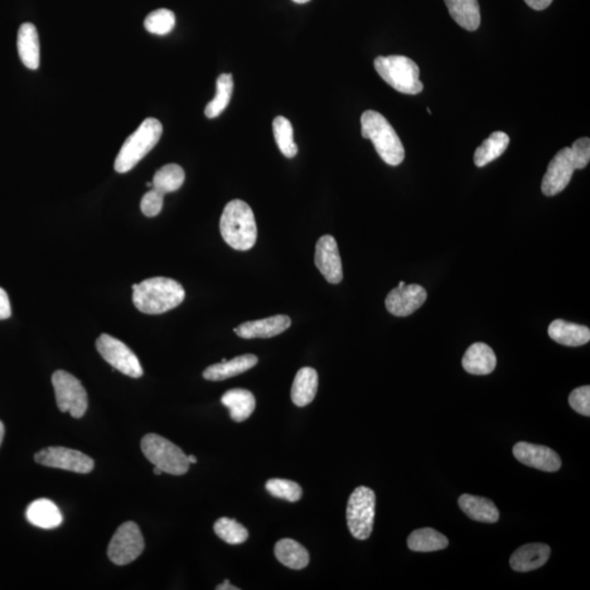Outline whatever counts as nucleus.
Listing matches in <instances>:
<instances>
[{
  "instance_id": "obj_36",
  "label": "nucleus",
  "mask_w": 590,
  "mask_h": 590,
  "mask_svg": "<svg viewBox=\"0 0 590 590\" xmlns=\"http://www.w3.org/2000/svg\"><path fill=\"white\" fill-rule=\"evenodd\" d=\"M569 403L577 413L589 417L590 415V387L582 386L574 389L569 397Z\"/></svg>"
},
{
  "instance_id": "obj_21",
  "label": "nucleus",
  "mask_w": 590,
  "mask_h": 590,
  "mask_svg": "<svg viewBox=\"0 0 590 590\" xmlns=\"http://www.w3.org/2000/svg\"><path fill=\"white\" fill-rule=\"evenodd\" d=\"M258 364V357L254 355L240 356L230 361L224 359L221 364L207 367L202 375L207 381H225L230 379V377L243 374L244 372L253 369Z\"/></svg>"
},
{
  "instance_id": "obj_33",
  "label": "nucleus",
  "mask_w": 590,
  "mask_h": 590,
  "mask_svg": "<svg viewBox=\"0 0 590 590\" xmlns=\"http://www.w3.org/2000/svg\"><path fill=\"white\" fill-rule=\"evenodd\" d=\"M215 533L229 545L244 544L249 538V531L235 520L221 517L215 522Z\"/></svg>"
},
{
  "instance_id": "obj_30",
  "label": "nucleus",
  "mask_w": 590,
  "mask_h": 590,
  "mask_svg": "<svg viewBox=\"0 0 590 590\" xmlns=\"http://www.w3.org/2000/svg\"><path fill=\"white\" fill-rule=\"evenodd\" d=\"M185 181V172L178 164H167L154 174L152 188L166 195L180 190Z\"/></svg>"
},
{
  "instance_id": "obj_12",
  "label": "nucleus",
  "mask_w": 590,
  "mask_h": 590,
  "mask_svg": "<svg viewBox=\"0 0 590 590\" xmlns=\"http://www.w3.org/2000/svg\"><path fill=\"white\" fill-rule=\"evenodd\" d=\"M575 171L570 148L560 150L551 160L541 184V191L545 196L558 195L569 185Z\"/></svg>"
},
{
  "instance_id": "obj_20",
  "label": "nucleus",
  "mask_w": 590,
  "mask_h": 590,
  "mask_svg": "<svg viewBox=\"0 0 590 590\" xmlns=\"http://www.w3.org/2000/svg\"><path fill=\"white\" fill-rule=\"evenodd\" d=\"M548 333L551 340L568 347L584 346L590 340L588 327L565 322L563 319H555L551 323Z\"/></svg>"
},
{
  "instance_id": "obj_13",
  "label": "nucleus",
  "mask_w": 590,
  "mask_h": 590,
  "mask_svg": "<svg viewBox=\"0 0 590 590\" xmlns=\"http://www.w3.org/2000/svg\"><path fill=\"white\" fill-rule=\"evenodd\" d=\"M428 293L418 284H405L387 295L386 308L395 316L405 317L414 314L427 301Z\"/></svg>"
},
{
  "instance_id": "obj_41",
  "label": "nucleus",
  "mask_w": 590,
  "mask_h": 590,
  "mask_svg": "<svg viewBox=\"0 0 590 590\" xmlns=\"http://www.w3.org/2000/svg\"><path fill=\"white\" fill-rule=\"evenodd\" d=\"M217 590H239L240 588L234 586V585H231L229 580L225 579L224 583L217 585L216 587Z\"/></svg>"
},
{
  "instance_id": "obj_3",
  "label": "nucleus",
  "mask_w": 590,
  "mask_h": 590,
  "mask_svg": "<svg viewBox=\"0 0 590 590\" xmlns=\"http://www.w3.org/2000/svg\"><path fill=\"white\" fill-rule=\"evenodd\" d=\"M362 137L373 143L376 152L389 166L397 167L405 160L403 143L383 115L375 111L362 114Z\"/></svg>"
},
{
  "instance_id": "obj_47",
  "label": "nucleus",
  "mask_w": 590,
  "mask_h": 590,
  "mask_svg": "<svg viewBox=\"0 0 590 590\" xmlns=\"http://www.w3.org/2000/svg\"><path fill=\"white\" fill-rule=\"evenodd\" d=\"M427 111H428V113H429V114H432L431 110H430V109L428 108Z\"/></svg>"
},
{
  "instance_id": "obj_8",
  "label": "nucleus",
  "mask_w": 590,
  "mask_h": 590,
  "mask_svg": "<svg viewBox=\"0 0 590 590\" xmlns=\"http://www.w3.org/2000/svg\"><path fill=\"white\" fill-rule=\"evenodd\" d=\"M57 407L61 413H70L72 418L84 417L88 409V395L84 385L66 371H56L52 376Z\"/></svg>"
},
{
  "instance_id": "obj_19",
  "label": "nucleus",
  "mask_w": 590,
  "mask_h": 590,
  "mask_svg": "<svg viewBox=\"0 0 590 590\" xmlns=\"http://www.w3.org/2000/svg\"><path fill=\"white\" fill-rule=\"evenodd\" d=\"M17 46L24 66L29 70H37L40 66V40L35 24H22L18 32Z\"/></svg>"
},
{
  "instance_id": "obj_15",
  "label": "nucleus",
  "mask_w": 590,
  "mask_h": 590,
  "mask_svg": "<svg viewBox=\"0 0 590 590\" xmlns=\"http://www.w3.org/2000/svg\"><path fill=\"white\" fill-rule=\"evenodd\" d=\"M315 265L328 283L338 284L342 282V264L335 238L324 235L318 240L315 250Z\"/></svg>"
},
{
  "instance_id": "obj_11",
  "label": "nucleus",
  "mask_w": 590,
  "mask_h": 590,
  "mask_svg": "<svg viewBox=\"0 0 590 590\" xmlns=\"http://www.w3.org/2000/svg\"><path fill=\"white\" fill-rule=\"evenodd\" d=\"M36 462L42 466L64 469L76 473L94 471V459L84 453L66 447H47L36 454Z\"/></svg>"
},
{
  "instance_id": "obj_24",
  "label": "nucleus",
  "mask_w": 590,
  "mask_h": 590,
  "mask_svg": "<svg viewBox=\"0 0 590 590\" xmlns=\"http://www.w3.org/2000/svg\"><path fill=\"white\" fill-rule=\"evenodd\" d=\"M222 405L230 411V417L235 422H243L253 414L256 407L254 395L250 390L235 389L227 390L222 396Z\"/></svg>"
},
{
  "instance_id": "obj_42",
  "label": "nucleus",
  "mask_w": 590,
  "mask_h": 590,
  "mask_svg": "<svg viewBox=\"0 0 590 590\" xmlns=\"http://www.w3.org/2000/svg\"><path fill=\"white\" fill-rule=\"evenodd\" d=\"M4 423L2 421H0V447H2V443L4 441Z\"/></svg>"
},
{
  "instance_id": "obj_6",
  "label": "nucleus",
  "mask_w": 590,
  "mask_h": 590,
  "mask_svg": "<svg viewBox=\"0 0 590 590\" xmlns=\"http://www.w3.org/2000/svg\"><path fill=\"white\" fill-rule=\"evenodd\" d=\"M142 451L150 463L168 475H185L190 469L187 455L176 444L158 434L143 437Z\"/></svg>"
},
{
  "instance_id": "obj_29",
  "label": "nucleus",
  "mask_w": 590,
  "mask_h": 590,
  "mask_svg": "<svg viewBox=\"0 0 590 590\" xmlns=\"http://www.w3.org/2000/svg\"><path fill=\"white\" fill-rule=\"evenodd\" d=\"M447 546V537L433 529L414 530L408 538V548L414 553H433Z\"/></svg>"
},
{
  "instance_id": "obj_14",
  "label": "nucleus",
  "mask_w": 590,
  "mask_h": 590,
  "mask_svg": "<svg viewBox=\"0 0 590 590\" xmlns=\"http://www.w3.org/2000/svg\"><path fill=\"white\" fill-rule=\"evenodd\" d=\"M512 454L520 463L539 471L555 472L562 466L559 455L544 445L520 442L512 448Z\"/></svg>"
},
{
  "instance_id": "obj_28",
  "label": "nucleus",
  "mask_w": 590,
  "mask_h": 590,
  "mask_svg": "<svg viewBox=\"0 0 590 590\" xmlns=\"http://www.w3.org/2000/svg\"><path fill=\"white\" fill-rule=\"evenodd\" d=\"M510 144V137L503 132H496L490 135L488 138L481 143L476 150L473 161L478 168L488 166V163L495 161L505 152Z\"/></svg>"
},
{
  "instance_id": "obj_40",
  "label": "nucleus",
  "mask_w": 590,
  "mask_h": 590,
  "mask_svg": "<svg viewBox=\"0 0 590 590\" xmlns=\"http://www.w3.org/2000/svg\"><path fill=\"white\" fill-rule=\"evenodd\" d=\"M553 2V0H525V3L535 11H545Z\"/></svg>"
},
{
  "instance_id": "obj_9",
  "label": "nucleus",
  "mask_w": 590,
  "mask_h": 590,
  "mask_svg": "<svg viewBox=\"0 0 590 590\" xmlns=\"http://www.w3.org/2000/svg\"><path fill=\"white\" fill-rule=\"evenodd\" d=\"M95 346L101 356L120 373L133 379H139L143 375V366L137 356L123 341L103 333L96 340Z\"/></svg>"
},
{
  "instance_id": "obj_44",
  "label": "nucleus",
  "mask_w": 590,
  "mask_h": 590,
  "mask_svg": "<svg viewBox=\"0 0 590 590\" xmlns=\"http://www.w3.org/2000/svg\"><path fill=\"white\" fill-rule=\"evenodd\" d=\"M153 473H154V475H156V476H160V475H162L163 471H161V469H160V468L154 466Z\"/></svg>"
},
{
  "instance_id": "obj_17",
  "label": "nucleus",
  "mask_w": 590,
  "mask_h": 590,
  "mask_svg": "<svg viewBox=\"0 0 590 590\" xmlns=\"http://www.w3.org/2000/svg\"><path fill=\"white\" fill-rule=\"evenodd\" d=\"M551 554V549L545 544H529L520 546L511 556V567L516 572H530L546 563Z\"/></svg>"
},
{
  "instance_id": "obj_32",
  "label": "nucleus",
  "mask_w": 590,
  "mask_h": 590,
  "mask_svg": "<svg viewBox=\"0 0 590 590\" xmlns=\"http://www.w3.org/2000/svg\"><path fill=\"white\" fill-rule=\"evenodd\" d=\"M273 129L275 143L283 156L290 159L297 156L298 147L294 143L293 127L290 120L283 116H278L274 119Z\"/></svg>"
},
{
  "instance_id": "obj_31",
  "label": "nucleus",
  "mask_w": 590,
  "mask_h": 590,
  "mask_svg": "<svg viewBox=\"0 0 590 590\" xmlns=\"http://www.w3.org/2000/svg\"><path fill=\"white\" fill-rule=\"evenodd\" d=\"M234 78L231 74H222L217 80V94L215 99L206 106L205 114L208 119H216L229 105L234 94Z\"/></svg>"
},
{
  "instance_id": "obj_16",
  "label": "nucleus",
  "mask_w": 590,
  "mask_h": 590,
  "mask_svg": "<svg viewBox=\"0 0 590 590\" xmlns=\"http://www.w3.org/2000/svg\"><path fill=\"white\" fill-rule=\"evenodd\" d=\"M291 326V318L287 315H275L258 321L246 322L236 327V335L243 340L254 338H272L280 335Z\"/></svg>"
},
{
  "instance_id": "obj_45",
  "label": "nucleus",
  "mask_w": 590,
  "mask_h": 590,
  "mask_svg": "<svg viewBox=\"0 0 590 590\" xmlns=\"http://www.w3.org/2000/svg\"><path fill=\"white\" fill-rule=\"evenodd\" d=\"M292 2L297 4H307L309 2V0H292Z\"/></svg>"
},
{
  "instance_id": "obj_46",
  "label": "nucleus",
  "mask_w": 590,
  "mask_h": 590,
  "mask_svg": "<svg viewBox=\"0 0 590 590\" xmlns=\"http://www.w3.org/2000/svg\"><path fill=\"white\" fill-rule=\"evenodd\" d=\"M405 284H406V283H405V282H401V283H399V285H398V287H404V285H405Z\"/></svg>"
},
{
  "instance_id": "obj_4",
  "label": "nucleus",
  "mask_w": 590,
  "mask_h": 590,
  "mask_svg": "<svg viewBox=\"0 0 590 590\" xmlns=\"http://www.w3.org/2000/svg\"><path fill=\"white\" fill-rule=\"evenodd\" d=\"M162 133V124L157 119H144L136 132L130 135L120 148L114 163L115 171L127 173L133 170L156 147Z\"/></svg>"
},
{
  "instance_id": "obj_26",
  "label": "nucleus",
  "mask_w": 590,
  "mask_h": 590,
  "mask_svg": "<svg viewBox=\"0 0 590 590\" xmlns=\"http://www.w3.org/2000/svg\"><path fill=\"white\" fill-rule=\"evenodd\" d=\"M27 519L32 525L43 529H56L62 522L61 511L54 503L46 499L32 502L27 510Z\"/></svg>"
},
{
  "instance_id": "obj_5",
  "label": "nucleus",
  "mask_w": 590,
  "mask_h": 590,
  "mask_svg": "<svg viewBox=\"0 0 590 590\" xmlns=\"http://www.w3.org/2000/svg\"><path fill=\"white\" fill-rule=\"evenodd\" d=\"M374 67L386 84L404 94H419L423 90L420 70L409 57L400 55L379 56Z\"/></svg>"
},
{
  "instance_id": "obj_34",
  "label": "nucleus",
  "mask_w": 590,
  "mask_h": 590,
  "mask_svg": "<svg viewBox=\"0 0 590 590\" xmlns=\"http://www.w3.org/2000/svg\"><path fill=\"white\" fill-rule=\"evenodd\" d=\"M176 27V14L168 9H158L144 20V28L152 35L167 36Z\"/></svg>"
},
{
  "instance_id": "obj_7",
  "label": "nucleus",
  "mask_w": 590,
  "mask_h": 590,
  "mask_svg": "<svg viewBox=\"0 0 590 590\" xmlns=\"http://www.w3.org/2000/svg\"><path fill=\"white\" fill-rule=\"evenodd\" d=\"M376 496L372 488H356L348 501L347 521L350 533L357 540L370 538L373 531Z\"/></svg>"
},
{
  "instance_id": "obj_35",
  "label": "nucleus",
  "mask_w": 590,
  "mask_h": 590,
  "mask_svg": "<svg viewBox=\"0 0 590 590\" xmlns=\"http://www.w3.org/2000/svg\"><path fill=\"white\" fill-rule=\"evenodd\" d=\"M266 490L269 495L288 502H298L303 495L302 488L297 482L285 479H270L266 483Z\"/></svg>"
},
{
  "instance_id": "obj_39",
  "label": "nucleus",
  "mask_w": 590,
  "mask_h": 590,
  "mask_svg": "<svg viewBox=\"0 0 590 590\" xmlns=\"http://www.w3.org/2000/svg\"><path fill=\"white\" fill-rule=\"evenodd\" d=\"M12 316V306L9 301L8 294L4 289L0 288V321Z\"/></svg>"
},
{
  "instance_id": "obj_43",
  "label": "nucleus",
  "mask_w": 590,
  "mask_h": 590,
  "mask_svg": "<svg viewBox=\"0 0 590 590\" xmlns=\"http://www.w3.org/2000/svg\"><path fill=\"white\" fill-rule=\"evenodd\" d=\"M187 458H188V462H190V463H197V458L195 456H193V455H188Z\"/></svg>"
},
{
  "instance_id": "obj_23",
  "label": "nucleus",
  "mask_w": 590,
  "mask_h": 590,
  "mask_svg": "<svg viewBox=\"0 0 590 590\" xmlns=\"http://www.w3.org/2000/svg\"><path fill=\"white\" fill-rule=\"evenodd\" d=\"M318 389V374L312 367H302L295 375L291 398L298 407H306L315 398Z\"/></svg>"
},
{
  "instance_id": "obj_27",
  "label": "nucleus",
  "mask_w": 590,
  "mask_h": 590,
  "mask_svg": "<svg viewBox=\"0 0 590 590\" xmlns=\"http://www.w3.org/2000/svg\"><path fill=\"white\" fill-rule=\"evenodd\" d=\"M275 554L279 562L289 569L302 570L309 563L307 550L292 539L279 540L275 546Z\"/></svg>"
},
{
  "instance_id": "obj_1",
  "label": "nucleus",
  "mask_w": 590,
  "mask_h": 590,
  "mask_svg": "<svg viewBox=\"0 0 590 590\" xmlns=\"http://www.w3.org/2000/svg\"><path fill=\"white\" fill-rule=\"evenodd\" d=\"M133 302L140 312L159 315L181 306L185 290L176 280L156 277L133 285Z\"/></svg>"
},
{
  "instance_id": "obj_18",
  "label": "nucleus",
  "mask_w": 590,
  "mask_h": 590,
  "mask_svg": "<svg viewBox=\"0 0 590 590\" xmlns=\"http://www.w3.org/2000/svg\"><path fill=\"white\" fill-rule=\"evenodd\" d=\"M463 366L473 375L490 374L496 367V353L486 343H473L463 357Z\"/></svg>"
},
{
  "instance_id": "obj_38",
  "label": "nucleus",
  "mask_w": 590,
  "mask_h": 590,
  "mask_svg": "<svg viewBox=\"0 0 590 590\" xmlns=\"http://www.w3.org/2000/svg\"><path fill=\"white\" fill-rule=\"evenodd\" d=\"M163 198V193L154 190V188L144 193L142 202H140L143 214L149 217H157L162 211Z\"/></svg>"
},
{
  "instance_id": "obj_25",
  "label": "nucleus",
  "mask_w": 590,
  "mask_h": 590,
  "mask_svg": "<svg viewBox=\"0 0 590 590\" xmlns=\"http://www.w3.org/2000/svg\"><path fill=\"white\" fill-rule=\"evenodd\" d=\"M454 21L467 31H476L481 22L478 0H444Z\"/></svg>"
},
{
  "instance_id": "obj_10",
  "label": "nucleus",
  "mask_w": 590,
  "mask_h": 590,
  "mask_svg": "<svg viewBox=\"0 0 590 590\" xmlns=\"http://www.w3.org/2000/svg\"><path fill=\"white\" fill-rule=\"evenodd\" d=\"M144 550V540L138 525L134 521L124 522L119 527L109 545L108 555L116 565L134 562Z\"/></svg>"
},
{
  "instance_id": "obj_22",
  "label": "nucleus",
  "mask_w": 590,
  "mask_h": 590,
  "mask_svg": "<svg viewBox=\"0 0 590 590\" xmlns=\"http://www.w3.org/2000/svg\"><path fill=\"white\" fill-rule=\"evenodd\" d=\"M458 505L469 519L476 521L493 524L500 519V512L495 503L486 497L463 495L459 497Z\"/></svg>"
},
{
  "instance_id": "obj_37",
  "label": "nucleus",
  "mask_w": 590,
  "mask_h": 590,
  "mask_svg": "<svg viewBox=\"0 0 590 590\" xmlns=\"http://www.w3.org/2000/svg\"><path fill=\"white\" fill-rule=\"evenodd\" d=\"M575 170H582L588 166L590 160V139L579 138L570 147Z\"/></svg>"
},
{
  "instance_id": "obj_2",
  "label": "nucleus",
  "mask_w": 590,
  "mask_h": 590,
  "mask_svg": "<svg viewBox=\"0 0 590 590\" xmlns=\"http://www.w3.org/2000/svg\"><path fill=\"white\" fill-rule=\"evenodd\" d=\"M220 231L227 245L236 250H249L258 241L254 212L245 201L234 200L225 208Z\"/></svg>"
}]
</instances>
